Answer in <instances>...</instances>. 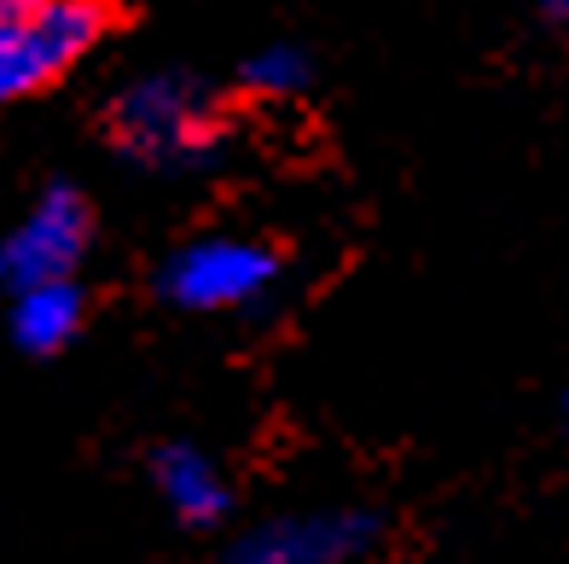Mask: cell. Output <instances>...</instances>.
Returning <instances> with one entry per match:
<instances>
[{"instance_id": "9c48e42d", "label": "cell", "mask_w": 569, "mask_h": 564, "mask_svg": "<svg viewBox=\"0 0 569 564\" xmlns=\"http://www.w3.org/2000/svg\"><path fill=\"white\" fill-rule=\"evenodd\" d=\"M535 7V18L547 23V30H563L569 36V0H529Z\"/></svg>"}, {"instance_id": "52a82bcc", "label": "cell", "mask_w": 569, "mask_h": 564, "mask_svg": "<svg viewBox=\"0 0 569 564\" xmlns=\"http://www.w3.org/2000/svg\"><path fill=\"white\" fill-rule=\"evenodd\" d=\"M239 82L256 99H297V93L315 88V59H308V47H297V41H268L239 65Z\"/></svg>"}, {"instance_id": "30bf717a", "label": "cell", "mask_w": 569, "mask_h": 564, "mask_svg": "<svg viewBox=\"0 0 569 564\" xmlns=\"http://www.w3.org/2000/svg\"><path fill=\"white\" fill-rule=\"evenodd\" d=\"M563 419H569V390H563Z\"/></svg>"}, {"instance_id": "ba28073f", "label": "cell", "mask_w": 569, "mask_h": 564, "mask_svg": "<svg viewBox=\"0 0 569 564\" xmlns=\"http://www.w3.org/2000/svg\"><path fill=\"white\" fill-rule=\"evenodd\" d=\"M76 309H82V297L70 291V279H59V286H30L23 291V320H18V332H23V344H36V349H53V344H64L70 332H76Z\"/></svg>"}, {"instance_id": "5b68a950", "label": "cell", "mask_w": 569, "mask_h": 564, "mask_svg": "<svg viewBox=\"0 0 569 564\" xmlns=\"http://www.w3.org/2000/svg\"><path fill=\"white\" fill-rule=\"evenodd\" d=\"M82 250H88V204L70 187H53L7 239L0 263L30 291V286H59V279H70V268L82 263Z\"/></svg>"}, {"instance_id": "6da1fadb", "label": "cell", "mask_w": 569, "mask_h": 564, "mask_svg": "<svg viewBox=\"0 0 569 564\" xmlns=\"http://www.w3.org/2000/svg\"><path fill=\"white\" fill-rule=\"evenodd\" d=\"M106 135L128 164L158 169V175H187L210 169L227 151V106L221 93L192 70H146L134 76L106 111Z\"/></svg>"}, {"instance_id": "277c9868", "label": "cell", "mask_w": 569, "mask_h": 564, "mask_svg": "<svg viewBox=\"0 0 569 564\" xmlns=\"http://www.w3.org/2000/svg\"><path fill=\"white\" fill-rule=\"evenodd\" d=\"M383 542V518L372 506H302L244 530L232 542L227 564H360Z\"/></svg>"}, {"instance_id": "3957f363", "label": "cell", "mask_w": 569, "mask_h": 564, "mask_svg": "<svg viewBox=\"0 0 569 564\" xmlns=\"http://www.w3.org/2000/svg\"><path fill=\"white\" fill-rule=\"evenodd\" d=\"M284 263L279 250L262 239H244V234H210V239H192L180 245L169 263H163V291L169 303L192 315H244V309H262V303L279 291Z\"/></svg>"}, {"instance_id": "8992f818", "label": "cell", "mask_w": 569, "mask_h": 564, "mask_svg": "<svg viewBox=\"0 0 569 564\" xmlns=\"http://www.w3.org/2000/svg\"><path fill=\"white\" fill-rule=\"evenodd\" d=\"M158 477H163V495L174 501L180 518L216 524L221 512H227V483H221V472H216L210 454H198V448H169V454L158 459Z\"/></svg>"}, {"instance_id": "7a4b0ae2", "label": "cell", "mask_w": 569, "mask_h": 564, "mask_svg": "<svg viewBox=\"0 0 569 564\" xmlns=\"http://www.w3.org/2000/svg\"><path fill=\"white\" fill-rule=\"evenodd\" d=\"M117 0H0V111L59 88L117 30Z\"/></svg>"}]
</instances>
